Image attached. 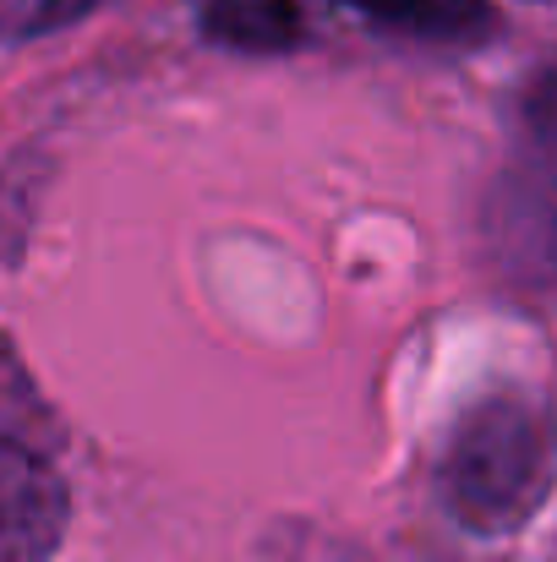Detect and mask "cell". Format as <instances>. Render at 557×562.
I'll list each match as a JSON object with an SVG mask.
<instances>
[{"label":"cell","mask_w":557,"mask_h":562,"mask_svg":"<svg viewBox=\"0 0 557 562\" xmlns=\"http://www.w3.org/2000/svg\"><path fill=\"white\" fill-rule=\"evenodd\" d=\"M557 481V426L525 393H487L476 398L437 464V492L454 525L470 536H514L536 519Z\"/></svg>","instance_id":"cell-1"},{"label":"cell","mask_w":557,"mask_h":562,"mask_svg":"<svg viewBox=\"0 0 557 562\" xmlns=\"http://www.w3.org/2000/svg\"><path fill=\"white\" fill-rule=\"evenodd\" d=\"M71 525V492L49 453L0 437V562H49Z\"/></svg>","instance_id":"cell-2"},{"label":"cell","mask_w":557,"mask_h":562,"mask_svg":"<svg viewBox=\"0 0 557 562\" xmlns=\"http://www.w3.org/2000/svg\"><path fill=\"white\" fill-rule=\"evenodd\" d=\"M487 257L520 290H557V191L531 176H503L481 207Z\"/></svg>","instance_id":"cell-3"},{"label":"cell","mask_w":557,"mask_h":562,"mask_svg":"<svg viewBox=\"0 0 557 562\" xmlns=\"http://www.w3.org/2000/svg\"><path fill=\"white\" fill-rule=\"evenodd\" d=\"M197 33L235 55H285L307 38L301 0H197Z\"/></svg>","instance_id":"cell-4"},{"label":"cell","mask_w":557,"mask_h":562,"mask_svg":"<svg viewBox=\"0 0 557 562\" xmlns=\"http://www.w3.org/2000/svg\"><path fill=\"white\" fill-rule=\"evenodd\" d=\"M334 5L426 44H481L498 33V16L487 0H334Z\"/></svg>","instance_id":"cell-5"},{"label":"cell","mask_w":557,"mask_h":562,"mask_svg":"<svg viewBox=\"0 0 557 562\" xmlns=\"http://www.w3.org/2000/svg\"><path fill=\"white\" fill-rule=\"evenodd\" d=\"M0 437L27 442V448H38V453L60 448V437H66L60 420H55V409L38 398L33 376L16 361V350H11L5 334H0Z\"/></svg>","instance_id":"cell-6"},{"label":"cell","mask_w":557,"mask_h":562,"mask_svg":"<svg viewBox=\"0 0 557 562\" xmlns=\"http://www.w3.org/2000/svg\"><path fill=\"white\" fill-rule=\"evenodd\" d=\"M520 132L531 154L557 176V60L536 66L531 82L520 88Z\"/></svg>","instance_id":"cell-7"},{"label":"cell","mask_w":557,"mask_h":562,"mask_svg":"<svg viewBox=\"0 0 557 562\" xmlns=\"http://www.w3.org/2000/svg\"><path fill=\"white\" fill-rule=\"evenodd\" d=\"M33 170L27 165H11L0 170V262H11L27 240V224H33Z\"/></svg>","instance_id":"cell-8"},{"label":"cell","mask_w":557,"mask_h":562,"mask_svg":"<svg viewBox=\"0 0 557 562\" xmlns=\"http://www.w3.org/2000/svg\"><path fill=\"white\" fill-rule=\"evenodd\" d=\"M99 5H110V0H38V5L27 11V27H22V33H60V27L93 16Z\"/></svg>","instance_id":"cell-9"}]
</instances>
